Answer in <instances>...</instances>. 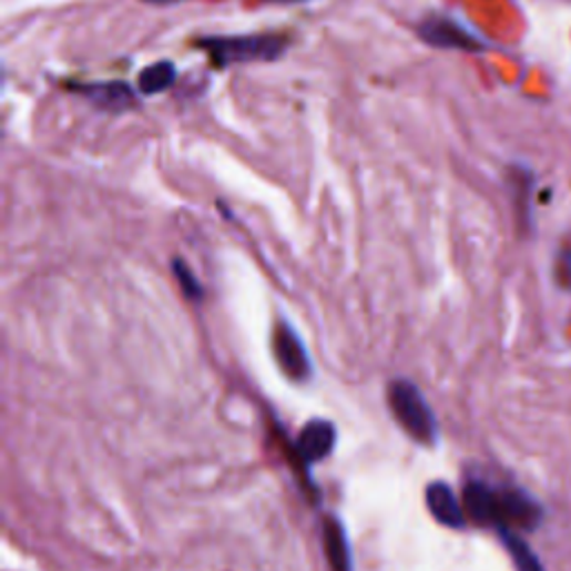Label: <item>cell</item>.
<instances>
[{
	"instance_id": "obj_13",
	"label": "cell",
	"mask_w": 571,
	"mask_h": 571,
	"mask_svg": "<svg viewBox=\"0 0 571 571\" xmlns=\"http://www.w3.org/2000/svg\"><path fill=\"white\" fill-rule=\"evenodd\" d=\"M172 273H174L176 284L181 286V290H183V295H185L187 299H193V302H202V299H204V286H202L200 279L195 277L193 268H190L183 259L176 257V259L172 262Z\"/></svg>"
},
{
	"instance_id": "obj_11",
	"label": "cell",
	"mask_w": 571,
	"mask_h": 571,
	"mask_svg": "<svg viewBox=\"0 0 571 571\" xmlns=\"http://www.w3.org/2000/svg\"><path fill=\"white\" fill-rule=\"evenodd\" d=\"M498 536L502 540V544L507 547L511 560H513V567L516 571H544L542 562L538 560V555L533 553V549L529 547L527 540H522L513 529H507V527H500L498 529Z\"/></svg>"
},
{
	"instance_id": "obj_12",
	"label": "cell",
	"mask_w": 571,
	"mask_h": 571,
	"mask_svg": "<svg viewBox=\"0 0 571 571\" xmlns=\"http://www.w3.org/2000/svg\"><path fill=\"white\" fill-rule=\"evenodd\" d=\"M174 81H176V68L170 61H159L139 74V90L145 96H152L170 90Z\"/></svg>"
},
{
	"instance_id": "obj_4",
	"label": "cell",
	"mask_w": 571,
	"mask_h": 571,
	"mask_svg": "<svg viewBox=\"0 0 571 571\" xmlns=\"http://www.w3.org/2000/svg\"><path fill=\"white\" fill-rule=\"evenodd\" d=\"M498 502H500V527L507 529H536L542 520L540 504L527 496L520 489H498Z\"/></svg>"
},
{
	"instance_id": "obj_9",
	"label": "cell",
	"mask_w": 571,
	"mask_h": 571,
	"mask_svg": "<svg viewBox=\"0 0 571 571\" xmlns=\"http://www.w3.org/2000/svg\"><path fill=\"white\" fill-rule=\"evenodd\" d=\"M77 92L88 96V101L96 103L99 108L108 112H123L134 105V92L121 83V81H110V83H90V85H74Z\"/></svg>"
},
{
	"instance_id": "obj_15",
	"label": "cell",
	"mask_w": 571,
	"mask_h": 571,
	"mask_svg": "<svg viewBox=\"0 0 571 571\" xmlns=\"http://www.w3.org/2000/svg\"><path fill=\"white\" fill-rule=\"evenodd\" d=\"M147 3H156V6H167V3H176V0H147Z\"/></svg>"
},
{
	"instance_id": "obj_6",
	"label": "cell",
	"mask_w": 571,
	"mask_h": 571,
	"mask_svg": "<svg viewBox=\"0 0 571 571\" xmlns=\"http://www.w3.org/2000/svg\"><path fill=\"white\" fill-rule=\"evenodd\" d=\"M465 511L467 518H471L476 524L482 527H496L500 524V502H498V489L489 487L487 482L471 480L465 487Z\"/></svg>"
},
{
	"instance_id": "obj_5",
	"label": "cell",
	"mask_w": 571,
	"mask_h": 571,
	"mask_svg": "<svg viewBox=\"0 0 571 571\" xmlns=\"http://www.w3.org/2000/svg\"><path fill=\"white\" fill-rule=\"evenodd\" d=\"M275 357L282 366V370L295 379V383H304L310 375V359L308 353L304 348V341L299 339V335L290 328V324H279L275 330Z\"/></svg>"
},
{
	"instance_id": "obj_3",
	"label": "cell",
	"mask_w": 571,
	"mask_h": 571,
	"mask_svg": "<svg viewBox=\"0 0 571 571\" xmlns=\"http://www.w3.org/2000/svg\"><path fill=\"white\" fill-rule=\"evenodd\" d=\"M418 34L427 45L440 48V50H462V52L485 50V43L480 41V37L469 32L456 19L442 17V14H429L418 26Z\"/></svg>"
},
{
	"instance_id": "obj_14",
	"label": "cell",
	"mask_w": 571,
	"mask_h": 571,
	"mask_svg": "<svg viewBox=\"0 0 571 571\" xmlns=\"http://www.w3.org/2000/svg\"><path fill=\"white\" fill-rule=\"evenodd\" d=\"M268 3H279V6H293V3H308V0H268Z\"/></svg>"
},
{
	"instance_id": "obj_7",
	"label": "cell",
	"mask_w": 571,
	"mask_h": 571,
	"mask_svg": "<svg viewBox=\"0 0 571 571\" xmlns=\"http://www.w3.org/2000/svg\"><path fill=\"white\" fill-rule=\"evenodd\" d=\"M427 507L431 516L449 529H462L467 524L465 504L458 500L453 489L445 482H434L427 487Z\"/></svg>"
},
{
	"instance_id": "obj_2",
	"label": "cell",
	"mask_w": 571,
	"mask_h": 571,
	"mask_svg": "<svg viewBox=\"0 0 571 571\" xmlns=\"http://www.w3.org/2000/svg\"><path fill=\"white\" fill-rule=\"evenodd\" d=\"M389 407L398 425L420 445H434L438 425L420 389L409 379H396L389 387Z\"/></svg>"
},
{
	"instance_id": "obj_1",
	"label": "cell",
	"mask_w": 571,
	"mask_h": 571,
	"mask_svg": "<svg viewBox=\"0 0 571 571\" xmlns=\"http://www.w3.org/2000/svg\"><path fill=\"white\" fill-rule=\"evenodd\" d=\"M286 37L282 34H242V37H204L197 48L204 50L217 68L233 63L275 61L286 52Z\"/></svg>"
},
{
	"instance_id": "obj_10",
	"label": "cell",
	"mask_w": 571,
	"mask_h": 571,
	"mask_svg": "<svg viewBox=\"0 0 571 571\" xmlns=\"http://www.w3.org/2000/svg\"><path fill=\"white\" fill-rule=\"evenodd\" d=\"M324 549H326V560L330 564V571H353L348 538H346L344 524L335 516L326 518L324 522Z\"/></svg>"
},
{
	"instance_id": "obj_8",
	"label": "cell",
	"mask_w": 571,
	"mask_h": 571,
	"mask_svg": "<svg viewBox=\"0 0 571 571\" xmlns=\"http://www.w3.org/2000/svg\"><path fill=\"white\" fill-rule=\"evenodd\" d=\"M335 440H337V434L330 422L313 420L302 429L297 438V451L306 465H315L326 456H330Z\"/></svg>"
}]
</instances>
